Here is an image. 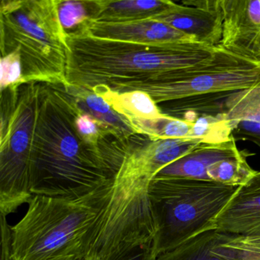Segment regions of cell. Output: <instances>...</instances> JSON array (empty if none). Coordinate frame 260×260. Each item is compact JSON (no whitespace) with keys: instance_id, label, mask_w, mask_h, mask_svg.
Masks as SVG:
<instances>
[{"instance_id":"obj_20","label":"cell","mask_w":260,"mask_h":260,"mask_svg":"<svg viewBox=\"0 0 260 260\" xmlns=\"http://www.w3.org/2000/svg\"><path fill=\"white\" fill-rule=\"evenodd\" d=\"M190 138L201 139L205 144H220L232 139L229 124L218 115H202L193 122Z\"/></svg>"},{"instance_id":"obj_21","label":"cell","mask_w":260,"mask_h":260,"mask_svg":"<svg viewBox=\"0 0 260 260\" xmlns=\"http://www.w3.org/2000/svg\"><path fill=\"white\" fill-rule=\"evenodd\" d=\"M58 13L62 26L67 32L74 31L90 18L87 1L58 0Z\"/></svg>"},{"instance_id":"obj_14","label":"cell","mask_w":260,"mask_h":260,"mask_svg":"<svg viewBox=\"0 0 260 260\" xmlns=\"http://www.w3.org/2000/svg\"><path fill=\"white\" fill-rule=\"evenodd\" d=\"M156 260H239V237L208 231L160 254Z\"/></svg>"},{"instance_id":"obj_12","label":"cell","mask_w":260,"mask_h":260,"mask_svg":"<svg viewBox=\"0 0 260 260\" xmlns=\"http://www.w3.org/2000/svg\"><path fill=\"white\" fill-rule=\"evenodd\" d=\"M221 116L236 141H250L260 148V82L231 94L225 100Z\"/></svg>"},{"instance_id":"obj_10","label":"cell","mask_w":260,"mask_h":260,"mask_svg":"<svg viewBox=\"0 0 260 260\" xmlns=\"http://www.w3.org/2000/svg\"><path fill=\"white\" fill-rule=\"evenodd\" d=\"M202 144V140L191 138L146 140L127 155L118 174L151 180L161 170Z\"/></svg>"},{"instance_id":"obj_17","label":"cell","mask_w":260,"mask_h":260,"mask_svg":"<svg viewBox=\"0 0 260 260\" xmlns=\"http://www.w3.org/2000/svg\"><path fill=\"white\" fill-rule=\"evenodd\" d=\"M127 121L137 134L144 135L151 141L190 138L193 126V122L166 115L153 119L129 118Z\"/></svg>"},{"instance_id":"obj_11","label":"cell","mask_w":260,"mask_h":260,"mask_svg":"<svg viewBox=\"0 0 260 260\" xmlns=\"http://www.w3.org/2000/svg\"><path fill=\"white\" fill-rule=\"evenodd\" d=\"M214 226L224 234L260 237V171L237 188Z\"/></svg>"},{"instance_id":"obj_22","label":"cell","mask_w":260,"mask_h":260,"mask_svg":"<svg viewBox=\"0 0 260 260\" xmlns=\"http://www.w3.org/2000/svg\"><path fill=\"white\" fill-rule=\"evenodd\" d=\"M157 254L155 250L154 241L136 247L127 248L115 252L100 260H156ZM77 260H88L83 257Z\"/></svg>"},{"instance_id":"obj_7","label":"cell","mask_w":260,"mask_h":260,"mask_svg":"<svg viewBox=\"0 0 260 260\" xmlns=\"http://www.w3.org/2000/svg\"><path fill=\"white\" fill-rule=\"evenodd\" d=\"M154 20L191 36L196 42L220 46L223 32L220 0H190L173 5Z\"/></svg>"},{"instance_id":"obj_1","label":"cell","mask_w":260,"mask_h":260,"mask_svg":"<svg viewBox=\"0 0 260 260\" xmlns=\"http://www.w3.org/2000/svg\"><path fill=\"white\" fill-rule=\"evenodd\" d=\"M83 112L63 85L1 89V214L16 212L33 194L80 197L114 182L138 135L109 130L85 136L77 124Z\"/></svg>"},{"instance_id":"obj_13","label":"cell","mask_w":260,"mask_h":260,"mask_svg":"<svg viewBox=\"0 0 260 260\" xmlns=\"http://www.w3.org/2000/svg\"><path fill=\"white\" fill-rule=\"evenodd\" d=\"M244 152L245 150H239L234 138L220 144H202L161 170L155 176L210 181L207 171L211 165L222 159L237 157Z\"/></svg>"},{"instance_id":"obj_8","label":"cell","mask_w":260,"mask_h":260,"mask_svg":"<svg viewBox=\"0 0 260 260\" xmlns=\"http://www.w3.org/2000/svg\"><path fill=\"white\" fill-rule=\"evenodd\" d=\"M223 32L220 46L260 60V0H220Z\"/></svg>"},{"instance_id":"obj_16","label":"cell","mask_w":260,"mask_h":260,"mask_svg":"<svg viewBox=\"0 0 260 260\" xmlns=\"http://www.w3.org/2000/svg\"><path fill=\"white\" fill-rule=\"evenodd\" d=\"M68 89L74 95L79 106L85 113L92 115L97 121L118 131L125 136L133 137L138 135L130 122L114 110L103 97L86 89L70 86H68Z\"/></svg>"},{"instance_id":"obj_9","label":"cell","mask_w":260,"mask_h":260,"mask_svg":"<svg viewBox=\"0 0 260 260\" xmlns=\"http://www.w3.org/2000/svg\"><path fill=\"white\" fill-rule=\"evenodd\" d=\"M74 31L95 39L132 43L178 45L199 43L191 36L154 19L121 23L88 19Z\"/></svg>"},{"instance_id":"obj_2","label":"cell","mask_w":260,"mask_h":260,"mask_svg":"<svg viewBox=\"0 0 260 260\" xmlns=\"http://www.w3.org/2000/svg\"><path fill=\"white\" fill-rule=\"evenodd\" d=\"M67 33L68 86L102 97L139 91L153 100L164 86L211 68L225 51L200 43L148 45Z\"/></svg>"},{"instance_id":"obj_3","label":"cell","mask_w":260,"mask_h":260,"mask_svg":"<svg viewBox=\"0 0 260 260\" xmlns=\"http://www.w3.org/2000/svg\"><path fill=\"white\" fill-rule=\"evenodd\" d=\"M113 182L80 197L33 194L26 213L11 226L10 260H77Z\"/></svg>"},{"instance_id":"obj_19","label":"cell","mask_w":260,"mask_h":260,"mask_svg":"<svg viewBox=\"0 0 260 260\" xmlns=\"http://www.w3.org/2000/svg\"><path fill=\"white\" fill-rule=\"evenodd\" d=\"M252 153L245 150L237 157L222 159L211 165L207 171L208 179L230 186L239 187L246 184L257 171L252 170L247 162V158Z\"/></svg>"},{"instance_id":"obj_4","label":"cell","mask_w":260,"mask_h":260,"mask_svg":"<svg viewBox=\"0 0 260 260\" xmlns=\"http://www.w3.org/2000/svg\"><path fill=\"white\" fill-rule=\"evenodd\" d=\"M1 57L17 54L19 83L63 85L67 80L68 33L59 18L58 0H2L0 4Z\"/></svg>"},{"instance_id":"obj_5","label":"cell","mask_w":260,"mask_h":260,"mask_svg":"<svg viewBox=\"0 0 260 260\" xmlns=\"http://www.w3.org/2000/svg\"><path fill=\"white\" fill-rule=\"evenodd\" d=\"M237 188L211 181L154 176L148 194L156 226L157 256L215 231L214 220Z\"/></svg>"},{"instance_id":"obj_6","label":"cell","mask_w":260,"mask_h":260,"mask_svg":"<svg viewBox=\"0 0 260 260\" xmlns=\"http://www.w3.org/2000/svg\"><path fill=\"white\" fill-rule=\"evenodd\" d=\"M150 181L116 175L109 199L86 239L82 257L100 260L154 241L156 226L148 194Z\"/></svg>"},{"instance_id":"obj_23","label":"cell","mask_w":260,"mask_h":260,"mask_svg":"<svg viewBox=\"0 0 260 260\" xmlns=\"http://www.w3.org/2000/svg\"><path fill=\"white\" fill-rule=\"evenodd\" d=\"M22 77L20 59L16 54L1 57V89L16 84Z\"/></svg>"},{"instance_id":"obj_15","label":"cell","mask_w":260,"mask_h":260,"mask_svg":"<svg viewBox=\"0 0 260 260\" xmlns=\"http://www.w3.org/2000/svg\"><path fill=\"white\" fill-rule=\"evenodd\" d=\"M170 0H93L87 1L90 18L94 21L111 23L153 19L173 5Z\"/></svg>"},{"instance_id":"obj_18","label":"cell","mask_w":260,"mask_h":260,"mask_svg":"<svg viewBox=\"0 0 260 260\" xmlns=\"http://www.w3.org/2000/svg\"><path fill=\"white\" fill-rule=\"evenodd\" d=\"M103 98L114 110L127 120L129 118L153 119L165 115L147 94L139 91L121 95H105Z\"/></svg>"}]
</instances>
